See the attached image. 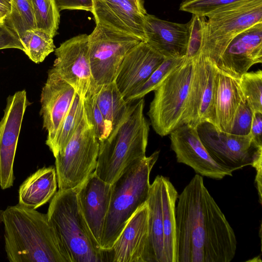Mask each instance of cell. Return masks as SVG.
I'll return each instance as SVG.
<instances>
[{
	"label": "cell",
	"instance_id": "obj_14",
	"mask_svg": "<svg viewBox=\"0 0 262 262\" xmlns=\"http://www.w3.org/2000/svg\"><path fill=\"white\" fill-rule=\"evenodd\" d=\"M170 146L178 163L191 167L201 176L221 180L232 172L219 165L207 152L196 127L183 124L170 133Z\"/></svg>",
	"mask_w": 262,
	"mask_h": 262
},
{
	"label": "cell",
	"instance_id": "obj_42",
	"mask_svg": "<svg viewBox=\"0 0 262 262\" xmlns=\"http://www.w3.org/2000/svg\"><path fill=\"white\" fill-rule=\"evenodd\" d=\"M4 19H5V18L0 13V23H4Z\"/></svg>",
	"mask_w": 262,
	"mask_h": 262
},
{
	"label": "cell",
	"instance_id": "obj_28",
	"mask_svg": "<svg viewBox=\"0 0 262 262\" xmlns=\"http://www.w3.org/2000/svg\"><path fill=\"white\" fill-rule=\"evenodd\" d=\"M19 40L24 47V52L36 63L42 62L55 50L53 37L36 28L25 32Z\"/></svg>",
	"mask_w": 262,
	"mask_h": 262
},
{
	"label": "cell",
	"instance_id": "obj_36",
	"mask_svg": "<svg viewBox=\"0 0 262 262\" xmlns=\"http://www.w3.org/2000/svg\"><path fill=\"white\" fill-rule=\"evenodd\" d=\"M253 112L245 100L243 101L236 113L230 134L246 136L250 134Z\"/></svg>",
	"mask_w": 262,
	"mask_h": 262
},
{
	"label": "cell",
	"instance_id": "obj_4",
	"mask_svg": "<svg viewBox=\"0 0 262 262\" xmlns=\"http://www.w3.org/2000/svg\"><path fill=\"white\" fill-rule=\"evenodd\" d=\"M160 150L128 168L113 184L109 208L100 243L110 252L128 221L146 202L150 184L149 176Z\"/></svg>",
	"mask_w": 262,
	"mask_h": 262
},
{
	"label": "cell",
	"instance_id": "obj_43",
	"mask_svg": "<svg viewBox=\"0 0 262 262\" xmlns=\"http://www.w3.org/2000/svg\"><path fill=\"white\" fill-rule=\"evenodd\" d=\"M3 210L0 209V224L2 222V212Z\"/></svg>",
	"mask_w": 262,
	"mask_h": 262
},
{
	"label": "cell",
	"instance_id": "obj_1",
	"mask_svg": "<svg viewBox=\"0 0 262 262\" xmlns=\"http://www.w3.org/2000/svg\"><path fill=\"white\" fill-rule=\"evenodd\" d=\"M176 207L177 262H230L237 241L225 215L196 174Z\"/></svg>",
	"mask_w": 262,
	"mask_h": 262
},
{
	"label": "cell",
	"instance_id": "obj_20",
	"mask_svg": "<svg viewBox=\"0 0 262 262\" xmlns=\"http://www.w3.org/2000/svg\"><path fill=\"white\" fill-rule=\"evenodd\" d=\"M145 41L165 58L185 57L189 23L179 24L146 13L144 17Z\"/></svg>",
	"mask_w": 262,
	"mask_h": 262
},
{
	"label": "cell",
	"instance_id": "obj_34",
	"mask_svg": "<svg viewBox=\"0 0 262 262\" xmlns=\"http://www.w3.org/2000/svg\"><path fill=\"white\" fill-rule=\"evenodd\" d=\"M206 21L205 16L192 15L189 21V35L186 58L193 59L202 53Z\"/></svg>",
	"mask_w": 262,
	"mask_h": 262
},
{
	"label": "cell",
	"instance_id": "obj_10",
	"mask_svg": "<svg viewBox=\"0 0 262 262\" xmlns=\"http://www.w3.org/2000/svg\"><path fill=\"white\" fill-rule=\"evenodd\" d=\"M201 141L211 158L223 168L233 172L252 165L262 154L250 134L237 136L219 131L211 123L204 122L196 126Z\"/></svg>",
	"mask_w": 262,
	"mask_h": 262
},
{
	"label": "cell",
	"instance_id": "obj_23",
	"mask_svg": "<svg viewBox=\"0 0 262 262\" xmlns=\"http://www.w3.org/2000/svg\"><path fill=\"white\" fill-rule=\"evenodd\" d=\"M57 180L55 168L43 167L29 176L20 186L18 204L36 209L55 194Z\"/></svg>",
	"mask_w": 262,
	"mask_h": 262
},
{
	"label": "cell",
	"instance_id": "obj_27",
	"mask_svg": "<svg viewBox=\"0 0 262 262\" xmlns=\"http://www.w3.org/2000/svg\"><path fill=\"white\" fill-rule=\"evenodd\" d=\"M84 112L83 98L76 94L54 138L48 145L54 157L62 154L80 122Z\"/></svg>",
	"mask_w": 262,
	"mask_h": 262
},
{
	"label": "cell",
	"instance_id": "obj_31",
	"mask_svg": "<svg viewBox=\"0 0 262 262\" xmlns=\"http://www.w3.org/2000/svg\"><path fill=\"white\" fill-rule=\"evenodd\" d=\"M186 57L166 58L151 74L148 79L130 94L125 100L128 102L143 98L147 94L154 91L174 69L182 64Z\"/></svg>",
	"mask_w": 262,
	"mask_h": 262
},
{
	"label": "cell",
	"instance_id": "obj_35",
	"mask_svg": "<svg viewBox=\"0 0 262 262\" xmlns=\"http://www.w3.org/2000/svg\"><path fill=\"white\" fill-rule=\"evenodd\" d=\"M83 99L86 115L92 124L96 137L100 142L107 137L104 120L93 92L86 95Z\"/></svg>",
	"mask_w": 262,
	"mask_h": 262
},
{
	"label": "cell",
	"instance_id": "obj_3",
	"mask_svg": "<svg viewBox=\"0 0 262 262\" xmlns=\"http://www.w3.org/2000/svg\"><path fill=\"white\" fill-rule=\"evenodd\" d=\"M143 98L130 102L123 119L99 142L94 173L104 182L113 184L128 168L146 156L149 124L143 110Z\"/></svg>",
	"mask_w": 262,
	"mask_h": 262
},
{
	"label": "cell",
	"instance_id": "obj_39",
	"mask_svg": "<svg viewBox=\"0 0 262 262\" xmlns=\"http://www.w3.org/2000/svg\"><path fill=\"white\" fill-rule=\"evenodd\" d=\"M250 134L253 142L262 146V113H253Z\"/></svg>",
	"mask_w": 262,
	"mask_h": 262
},
{
	"label": "cell",
	"instance_id": "obj_16",
	"mask_svg": "<svg viewBox=\"0 0 262 262\" xmlns=\"http://www.w3.org/2000/svg\"><path fill=\"white\" fill-rule=\"evenodd\" d=\"M77 93L53 68L48 73V78L40 95V115L43 127L47 131L46 144L53 141L56 133L67 115Z\"/></svg>",
	"mask_w": 262,
	"mask_h": 262
},
{
	"label": "cell",
	"instance_id": "obj_41",
	"mask_svg": "<svg viewBox=\"0 0 262 262\" xmlns=\"http://www.w3.org/2000/svg\"><path fill=\"white\" fill-rule=\"evenodd\" d=\"M130 3L143 15H145L147 12L144 8L143 0H128Z\"/></svg>",
	"mask_w": 262,
	"mask_h": 262
},
{
	"label": "cell",
	"instance_id": "obj_8",
	"mask_svg": "<svg viewBox=\"0 0 262 262\" xmlns=\"http://www.w3.org/2000/svg\"><path fill=\"white\" fill-rule=\"evenodd\" d=\"M202 53L214 64L237 34L262 22V0H247L220 9L208 16Z\"/></svg>",
	"mask_w": 262,
	"mask_h": 262
},
{
	"label": "cell",
	"instance_id": "obj_21",
	"mask_svg": "<svg viewBox=\"0 0 262 262\" xmlns=\"http://www.w3.org/2000/svg\"><path fill=\"white\" fill-rule=\"evenodd\" d=\"M96 24L111 26L145 41L144 17L128 0H92Z\"/></svg>",
	"mask_w": 262,
	"mask_h": 262
},
{
	"label": "cell",
	"instance_id": "obj_5",
	"mask_svg": "<svg viewBox=\"0 0 262 262\" xmlns=\"http://www.w3.org/2000/svg\"><path fill=\"white\" fill-rule=\"evenodd\" d=\"M48 220L71 262H102L105 253L83 217L76 189L58 190L47 212Z\"/></svg>",
	"mask_w": 262,
	"mask_h": 262
},
{
	"label": "cell",
	"instance_id": "obj_29",
	"mask_svg": "<svg viewBox=\"0 0 262 262\" xmlns=\"http://www.w3.org/2000/svg\"><path fill=\"white\" fill-rule=\"evenodd\" d=\"M11 11L4 23L19 39L27 30L36 29L31 0H10Z\"/></svg>",
	"mask_w": 262,
	"mask_h": 262
},
{
	"label": "cell",
	"instance_id": "obj_22",
	"mask_svg": "<svg viewBox=\"0 0 262 262\" xmlns=\"http://www.w3.org/2000/svg\"><path fill=\"white\" fill-rule=\"evenodd\" d=\"M244 100L239 79L229 76L216 68L214 126L219 131L230 133L236 113Z\"/></svg>",
	"mask_w": 262,
	"mask_h": 262
},
{
	"label": "cell",
	"instance_id": "obj_26",
	"mask_svg": "<svg viewBox=\"0 0 262 262\" xmlns=\"http://www.w3.org/2000/svg\"><path fill=\"white\" fill-rule=\"evenodd\" d=\"M92 92L104 120L107 137L123 119L130 102L125 100L115 81L96 86Z\"/></svg>",
	"mask_w": 262,
	"mask_h": 262
},
{
	"label": "cell",
	"instance_id": "obj_2",
	"mask_svg": "<svg viewBox=\"0 0 262 262\" xmlns=\"http://www.w3.org/2000/svg\"><path fill=\"white\" fill-rule=\"evenodd\" d=\"M5 249L11 262H71L48 218L19 204L3 211Z\"/></svg>",
	"mask_w": 262,
	"mask_h": 262
},
{
	"label": "cell",
	"instance_id": "obj_25",
	"mask_svg": "<svg viewBox=\"0 0 262 262\" xmlns=\"http://www.w3.org/2000/svg\"><path fill=\"white\" fill-rule=\"evenodd\" d=\"M165 262H177L176 207L178 193L168 178L161 176Z\"/></svg>",
	"mask_w": 262,
	"mask_h": 262
},
{
	"label": "cell",
	"instance_id": "obj_9",
	"mask_svg": "<svg viewBox=\"0 0 262 262\" xmlns=\"http://www.w3.org/2000/svg\"><path fill=\"white\" fill-rule=\"evenodd\" d=\"M143 41L139 37L110 26L96 24L88 35V53L96 86L115 81L127 53Z\"/></svg>",
	"mask_w": 262,
	"mask_h": 262
},
{
	"label": "cell",
	"instance_id": "obj_40",
	"mask_svg": "<svg viewBox=\"0 0 262 262\" xmlns=\"http://www.w3.org/2000/svg\"><path fill=\"white\" fill-rule=\"evenodd\" d=\"M11 11L10 0H0V13L5 18Z\"/></svg>",
	"mask_w": 262,
	"mask_h": 262
},
{
	"label": "cell",
	"instance_id": "obj_15",
	"mask_svg": "<svg viewBox=\"0 0 262 262\" xmlns=\"http://www.w3.org/2000/svg\"><path fill=\"white\" fill-rule=\"evenodd\" d=\"M261 62L262 22L235 36L215 66L225 74L239 79L253 65Z\"/></svg>",
	"mask_w": 262,
	"mask_h": 262
},
{
	"label": "cell",
	"instance_id": "obj_19",
	"mask_svg": "<svg viewBox=\"0 0 262 262\" xmlns=\"http://www.w3.org/2000/svg\"><path fill=\"white\" fill-rule=\"evenodd\" d=\"M76 190L83 217L100 245L110 205L112 184L103 181L94 172Z\"/></svg>",
	"mask_w": 262,
	"mask_h": 262
},
{
	"label": "cell",
	"instance_id": "obj_12",
	"mask_svg": "<svg viewBox=\"0 0 262 262\" xmlns=\"http://www.w3.org/2000/svg\"><path fill=\"white\" fill-rule=\"evenodd\" d=\"M53 68L81 98L92 92L95 84L88 53V35L73 37L55 49Z\"/></svg>",
	"mask_w": 262,
	"mask_h": 262
},
{
	"label": "cell",
	"instance_id": "obj_38",
	"mask_svg": "<svg viewBox=\"0 0 262 262\" xmlns=\"http://www.w3.org/2000/svg\"><path fill=\"white\" fill-rule=\"evenodd\" d=\"M59 11L63 10H79L92 12V0H54Z\"/></svg>",
	"mask_w": 262,
	"mask_h": 262
},
{
	"label": "cell",
	"instance_id": "obj_18",
	"mask_svg": "<svg viewBox=\"0 0 262 262\" xmlns=\"http://www.w3.org/2000/svg\"><path fill=\"white\" fill-rule=\"evenodd\" d=\"M110 252L113 262H150L146 202L128 221Z\"/></svg>",
	"mask_w": 262,
	"mask_h": 262
},
{
	"label": "cell",
	"instance_id": "obj_17",
	"mask_svg": "<svg viewBox=\"0 0 262 262\" xmlns=\"http://www.w3.org/2000/svg\"><path fill=\"white\" fill-rule=\"evenodd\" d=\"M165 59L145 41L140 42L127 53L115 80L125 100L148 79Z\"/></svg>",
	"mask_w": 262,
	"mask_h": 262
},
{
	"label": "cell",
	"instance_id": "obj_6",
	"mask_svg": "<svg viewBox=\"0 0 262 262\" xmlns=\"http://www.w3.org/2000/svg\"><path fill=\"white\" fill-rule=\"evenodd\" d=\"M99 149V142L84 110L63 152L55 157L59 190L76 189L89 178L96 168Z\"/></svg>",
	"mask_w": 262,
	"mask_h": 262
},
{
	"label": "cell",
	"instance_id": "obj_13",
	"mask_svg": "<svg viewBox=\"0 0 262 262\" xmlns=\"http://www.w3.org/2000/svg\"><path fill=\"white\" fill-rule=\"evenodd\" d=\"M30 104L25 90L15 92L7 99L0 121V187H11L14 177L13 164L23 119Z\"/></svg>",
	"mask_w": 262,
	"mask_h": 262
},
{
	"label": "cell",
	"instance_id": "obj_33",
	"mask_svg": "<svg viewBox=\"0 0 262 262\" xmlns=\"http://www.w3.org/2000/svg\"><path fill=\"white\" fill-rule=\"evenodd\" d=\"M247 0H184L180 6V10L192 14L208 16L216 11Z\"/></svg>",
	"mask_w": 262,
	"mask_h": 262
},
{
	"label": "cell",
	"instance_id": "obj_37",
	"mask_svg": "<svg viewBox=\"0 0 262 262\" xmlns=\"http://www.w3.org/2000/svg\"><path fill=\"white\" fill-rule=\"evenodd\" d=\"M15 48L24 51L17 35L4 23H0V50Z\"/></svg>",
	"mask_w": 262,
	"mask_h": 262
},
{
	"label": "cell",
	"instance_id": "obj_11",
	"mask_svg": "<svg viewBox=\"0 0 262 262\" xmlns=\"http://www.w3.org/2000/svg\"><path fill=\"white\" fill-rule=\"evenodd\" d=\"M193 68L183 117V124L196 127L201 123L215 124L214 110L216 68L203 54L193 58Z\"/></svg>",
	"mask_w": 262,
	"mask_h": 262
},
{
	"label": "cell",
	"instance_id": "obj_7",
	"mask_svg": "<svg viewBox=\"0 0 262 262\" xmlns=\"http://www.w3.org/2000/svg\"><path fill=\"white\" fill-rule=\"evenodd\" d=\"M193 68V59L186 58L154 91L147 115L154 130L161 137L183 124Z\"/></svg>",
	"mask_w": 262,
	"mask_h": 262
},
{
	"label": "cell",
	"instance_id": "obj_32",
	"mask_svg": "<svg viewBox=\"0 0 262 262\" xmlns=\"http://www.w3.org/2000/svg\"><path fill=\"white\" fill-rule=\"evenodd\" d=\"M245 101L253 113H262V71L246 72L239 79Z\"/></svg>",
	"mask_w": 262,
	"mask_h": 262
},
{
	"label": "cell",
	"instance_id": "obj_24",
	"mask_svg": "<svg viewBox=\"0 0 262 262\" xmlns=\"http://www.w3.org/2000/svg\"><path fill=\"white\" fill-rule=\"evenodd\" d=\"M161 177V175H158L150 184L146 201L148 208L150 262H165Z\"/></svg>",
	"mask_w": 262,
	"mask_h": 262
},
{
	"label": "cell",
	"instance_id": "obj_30",
	"mask_svg": "<svg viewBox=\"0 0 262 262\" xmlns=\"http://www.w3.org/2000/svg\"><path fill=\"white\" fill-rule=\"evenodd\" d=\"M35 27L53 38L56 35L60 22V13L54 0H31Z\"/></svg>",
	"mask_w": 262,
	"mask_h": 262
}]
</instances>
